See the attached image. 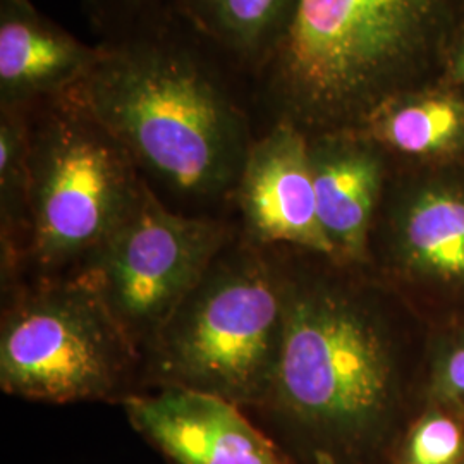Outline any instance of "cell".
I'll list each match as a JSON object with an SVG mask.
<instances>
[{"label":"cell","instance_id":"cell-10","mask_svg":"<svg viewBox=\"0 0 464 464\" xmlns=\"http://www.w3.org/2000/svg\"><path fill=\"white\" fill-rule=\"evenodd\" d=\"M100 45L80 42L32 0H0V109H34L90 74Z\"/></svg>","mask_w":464,"mask_h":464},{"label":"cell","instance_id":"cell-15","mask_svg":"<svg viewBox=\"0 0 464 464\" xmlns=\"http://www.w3.org/2000/svg\"><path fill=\"white\" fill-rule=\"evenodd\" d=\"M375 141L410 155L433 153L452 145L464 128L463 111L450 100L392 105L389 100L358 126Z\"/></svg>","mask_w":464,"mask_h":464},{"label":"cell","instance_id":"cell-20","mask_svg":"<svg viewBox=\"0 0 464 464\" xmlns=\"http://www.w3.org/2000/svg\"><path fill=\"white\" fill-rule=\"evenodd\" d=\"M461 464H464V463H461Z\"/></svg>","mask_w":464,"mask_h":464},{"label":"cell","instance_id":"cell-9","mask_svg":"<svg viewBox=\"0 0 464 464\" xmlns=\"http://www.w3.org/2000/svg\"><path fill=\"white\" fill-rule=\"evenodd\" d=\"M124 410L134 430L172 464H299L237 404L212 394L164 387L128 396Z\"/></svg>","mask_w":464,"mask_h":464},{"label":"cell","instance_id":"cell-8","mask_svg":"<svg viewBox=\"0 0 464 464\" xmlns=\"http://www.w3.org/2000/svg\"><path fill=\"white\" fill-rule=\"evenodd\" d=\"M232 199L253 245H287L334 258L316 210L308 134L296 126L274 122L253 140Z\"/></svg>","mask_w":464,"mask_h":464},{"label":"cell","instance_id":"cell-4","mask_svg":"<svg viewBox=\"0 0 464 464\" xmlns=\"http://www.w3.org/2000/svg\"><path fill=\"white\" fill-rule=\"evenodd\" d=\"M246 237L216 260L145 353L164 387L212 394L258 410L281 354L285 276Z\"/></svg>","mask_w":464,"mask_h":464},{"label":"cell","instance_id":"cell-14","mask_svg":"<svg viewBox=\"0 0 464 464\" xmlns=\"http://www.w3.org/2000/svg\"><path fill=\"white\" fill-rule=\"evenodd\" d=\"M32 109H0L2 276L13 277L30 243Z\"/></svg>","mask_w":464,"mask_h":464},{"label":"cell","instance_id":"cell-1","mask_svg":"<svg viewBox=\"0 0 464 464\" xmlns=\"http://www.w3.org/2000/svg\"><path fill=\"white\" fill-rule=\"evenodd\" d=\"M208 50L167 14L107 38L97 64L72 88L155 193L199 207L232 199L256 138Z\"/></svg>","mask_w":464,"mask_h":464},{"label":"cell","instance_id":"cell-3","mask_svg":"<svg viewBox=\"0 0 464 464\" xmlns=\"http://www.w3.org/2000/svg\"><path fill=\"white\" fill-rule=\"evenodd\" d=\"M439 0H296L281 40L251 78L274 122L303 133L356 130L391 99Z\"/></svg>","mask_w":464,"mask_h":464},{"label":"cell","instance_id":"cell-12","mask_svg":"<svg viewBox=\"0 0 464 464\" xmlns=\"http://www.w3.org/2000/svg\"><path fill=\"white\" fill-rule=\"evenodd\" d=\"M296 0H176L172 13L212 49L253 74L285 32Z\"/></svg>","mask_w":464,"mask_h":464},{"label":"cell","instance_id":"cell-2","mask_svg":"<svg viewBox=\"0 0 464 464\" xmlns=\"http://www.w3.org/2000/svg\"><path fill=\"white\" fill-rule=\"evenodd\" d=\"M392 408V353L375 315L334 285L285 276L281 354L258 411L314 463L351 464L382 446Z\"/></svg>","mask_w":464,"mask_h":464},{"label":"cell","instance_id":"cell-19","mask_svg":"<svg viewBox=\"0 0 464 464\" xmlns=\"http://www.w3.org/2000/svg\"><path fill=\"white\" fill-rule=\"evenodd\" d=\"M454 78L459 83H464V45L459 49L456 59H454Z\"/></svg>","mask_w":464,"mask_h":464},{"label":"cell","instance_id":"cell-6","mask_svg":"<svg viewBox=\"0 0 464 464\" xmlns=\"http://www.w3.org/2000/svg\"><path fill=\"white\" fill-rule=\"evenodd\" d=\"M138 349L78 277L42 279L5 308L0 385L17 398L80 402L117 398Z\"/></svg>","mask_w":464,"mask_h":464},{"label":"cell","instance_id":"cell-16","mask_svg":"<svg viewBox=\"0 0 464 464\" xmlns=\"http://www.w3.org/2000/svg\"><path fill=\"white\" fill-rule=\"evenodd\" d=\"M464 463V429L450 416L429 413L408 433L401 464Z\"/></svg>","mask_w":464,"mask_h":464},{"label":"cell","instance_id":"cell-7","mask_svg":"<svg viewBox=\"0 0 464 464\" xmlns=\"http://www.w3.org/2000/svg\"><path fill=\"white\" fill-rule=\"evenodd\" d=\"M229 239L227 224L169 207L145 181L128 216L72 277L99 296L140 353Z\"/></svg>","mask_w":464,"mask_h":464},{"label":"cell","instance_id":"cell-17","mask_svg":"<svg viewBox=\"0 0 464 464\" xmlns=\"http://www.w3.org/2000/svg\"><path fill=\"white\" fill-rule=\"evenodd\" d=\"M88 13L109 38L167 16L176 0H84Z\"/></svg>","mask_w":464,"mask_h":464},{"label":"cell","instance_id":"cell-5","mask_svg":"<svg viewBox=\"0 0 464 464\" xmlns=\"http://www.w3.org/2000/svg\"><path fill=\"white\" fill-rule=\"evenodd\" d=\"M145 179L74 92L32 109L28 256L71 276L133 208Z\"/></svg>","mask_w":464,"mask_h":464},{"label":"cell","instance_id":"cell-13","mask_svg":"<svg viewBox=\"0 0 464 464\" xmlns=\"http://www.w3.org/2000/svg\"><path fill=\"white\" fill-rule=\"evenodd\" d=\"M406 264L444 281L464 279V198L429 193L416 198L399 224Z\"/></svg>","mask_w":464,"mask_h":464},{"label":"cell","instance_id":"cell-18","mask_svg":"<svg viewBox=\"0 0 464 464\" xmlns=\"http://www.w3.org/2000/svg\"><path fill=\"white\" fill-rule=\"evenodd\" d=\"M439 387L444 396L464 402V346L452 351L442 365Z\"/></svg>","mask_w":464,"mask_h":464},{"label":"cell","instance_id":"cell-11","mask_svg":"<svg viewBox=\"0 0 464 464\" xmlns=\"http://www.w3.org/2000/svg\"><path fill=\"white\" fill-rule=\"evenodd\" d=\"M308 136L320 226L334 258L362 260L366 239L381 198V155L353 130Z\"/></svg>","mask_w":464,"mask_h":464}]
</instances>
